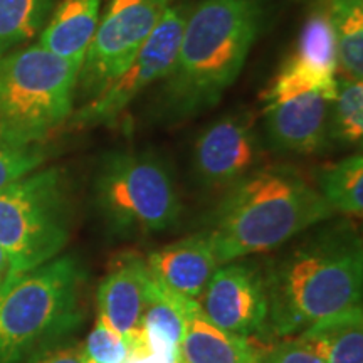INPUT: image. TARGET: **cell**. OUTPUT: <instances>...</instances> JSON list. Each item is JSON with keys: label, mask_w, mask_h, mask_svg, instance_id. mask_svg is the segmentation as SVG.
<instances>
[{"label": "cell", "mask_w": 363, "mask_h": 363, "mask_svg": "<svg viewBox=\"0 0 363 363\" xmlns=\"http://www.w3.org/2000/svg\"><path fill=\"white\" fill-rule=\"evenodd\" d=\"M197 303L212 325L240 337L259 335L269 325L266 276L251 262L217 267Z\"/></svg>", "instance_id": "cell-11"}, {"label": "cell", "mask_w": 363, "mask_h": 363, "mask_svg": "<svg viewBox=\"0 0 363 363\" xmlns=\"http://www.w3.org/2000/svg\"><path fill=\"white\" fill-rule=\"evenodd\" d=\"M331 96L320 91L283 99H264L266 140L288 155H316L328 148Z\"/></svg>", "instance_id": "cell-12"}, {"label": "cell", "mask_w": 363, "mask_h": 363, "mask_svg": "<svg viewBox=\"0 0 363 363\" xmlns=\"http://www.w3.org/2000/svg\"><path fill=\"white\" fill-rule=\"evenodd\" d=\"M288 61L315 81L325 93L335 96L338 72V51L331 27L328 0H315L299 33L296 51Z\"/></svg>", "instance_id": "cell-17"}, {"label": "cell", "mask_w": 363, "mask_h": 363, "mask_svg": "<svg viewBox=\"0 0 363 363\" xmlns=\"http://www.w3.org/2000/svg\"><path fill=\"white\" fill-rule=\"evenodd\" d=\"M189 6L175 4L142 45L133 61L101 93L72 111L69 123L74 128L115 125L136 98L169 74L187 21Z\"/></svg>", "instance_id": "cell-9"}, {"label": "cell", "mask_w": 363, "mask_h": 363, "mask_svg": "<svg viewBox=\"0 0 363 363\" xmlns=\"http://www.w3.org/2000/svg\"><path fill=\"white\" fill-rule=\"evenodd\" d=\"M257 363H325L318 353L299 337L266 348Z\"/></svg>", "instance_id": "cell-25"}, {"label": "cell", "mask_w": 363, "mask_h": 363, "mask_svg": "<svg viewBox=\"0 0 363 363\" xmlns=\"http://www.w3.org/2000/svg\"><path fill=\"white\" fill-rule=\"evenodd\" d=\"M35 363H91L86 355L84 345H67V347H59L49 350L40 355Z\"/></svg>", "instance_id": "cell-26"}, {"label": "cell", "mask_w": 363, "mask_h": 363, "mask_svg": "<svg viewBox=\"0 0 363 363\" xmlns=\"http://www.w3.org/2000/svg\"><path fill=\"white\" fill-rule=\"evenodd\" d=\"M9 279H11V262H9L7 254L0 247V296L6 291Z\"/></svg>", "instance_id": "cell-28"}, {"label": "cell", "mask_w": 363, "mask_h": 363, "mask_svg": "<svg viewBox=\"0 0 363 363\" xmlns=\"http://www.w3.org/2000/svg\"><path fill=\"white\" fill-rule=\"evenodd\" d=\"M54 6L56 0H0V54L39 35Z\"/></svg>", "instance_id": "cell-21"}, {"label": "cell", "mask_w": 363, "mask_h": 363, "mask_svg": "<svg viewBox=\"0 0 363 363\" xmlns=\"http://www.w3.org/2000/svg\"><path fill=\"white\" fill-rule=\"evenodd\" d=\"M335 212L291 167H259L225 190L208 234L219 264L269 252Z\"/></svg>", "instance_id": "cell-2"}, {"label": "cell", "mask_w": 363, "mask_h": 363, "mask_svg": "<svg viewBox=\"0 0 363 363\" xmlns=\"http://www.w3.org/2000/svg\"><path fill=\"white\" fill-rule=\"evenodd\" d=\"M261 0H201L189 9L158 106L165 120L184 121L214 108L238 81L264 26Z\"/></svg>", "instance_id": "cell-1"}, {"label": "cell", "mask_w": 363, "mask_h": 363, "mask_svg": "<svg viewBox=\"0 0 363 363\" xmlns=\"http://www.w3.org/2000/svg\"><path fill=\"white\" fill-rule=\"evenodd\" d=\"M266 347L212 325L197 301H190L180 343V363H257Z\"/></svg>", "instance_id": "cell-15"}, {"label": "cell", "mask_w": 363, "mask_h": 363, "mask_svg": "<svg viewBox=\"0 0 363 363\" xmlns=\"http://www.w3.org/2000/svg\"><path fill=\"white\" fill-rule=\"evenodd\" d=\"M45 160L43 145L35 147H16L0 140V189L7 187L13 180L38 170Z\"/></svg>", "instance_id": "cell-24"}, {"label": "cell", "mask_w": 363, "mask_h": 363, "mask_svg": "<svg viewBox=\"0 0 363 363\" xmlns=\"http://www.w3.org/2000/svg\"><path fill=\"white\" fill-rule=\"evenodd\" d=\"M148 274L145 257L125 251L113 259L98 286V318L128 340L131 355L150 350L142 326Z\"/></svg>", "instance_id": "cell-13"}, {"label": "cell", "mask_w": 363, "mask_h": 363, "mask_svg": "<svg viewBox=\"0 0 363 363\" xmlns=\"http://www.w3.org/2000/svg\"><path fill=\"white\" fill-rule=\"evenodd\" d=\"M125 363H180V355L174 353H163V352H145L130 355Z\"/></svg>", "instance_id": "cell-27"}, {"label": "cell", "mask_w": 363, "mask_h": 363, "mask_svg": "<svg viewBox=\"0 0 363 363\" xmlns=\"http://www.w3.org/2000/svg\"><path fill=\"white\" fill-rule=\"evenodd\" d=\"M331 27L345 76L363 78V0H328Z\"/></svg>", "instance_id": "cell-20"}, {"label": "cell", "mask_w": 363, "mask_h": 363, "mask_svg": "<svg viewBox=\"0 0 363 363\" xmlns=\"http://www.w3.org/2000/svg\"><path fill=\"white\" fill-rule=\"evenodd\" d=\"M86 274L62 256L7 284L0 296V363H22L83 320Z\"/></svg>", "instance_id": "cell-4"}, {"label": "cell", "mask_w": 363, "mask_h": 363, "mask_svg": "<svg viewBox=\"0 0 363 363\" xmlns=\"http://www.w3.org/2000/svg\"><path fill=\"white\" fill-rule=\"evenodd\" d=\"M272 331L296 337L331 315L362 306L360 239L333 230L284 254L266 272Z\"/></svg>", "instance_id": "cell-3"}, {"label": "cell", "mask_w": 363, "mask_h": 363, "mask_svg": "<svg viewBox=\"0 0 363 363\" xmlns=\"http://www.w3.org/2000/svg\"><path fill=\"white\" fill-rule=\"evenodd\" d=\"M83 345L91 363H125L131 355L128 340L104 323L101 318H96V323Z\"/></svg>", "instance_id": "cell-23"}, {"label": "cell", "mask_w": 363, "mask_h": 363, "mask_svg": "<svg viewBox=\"0 0 363 363\" xmlns=\"http://www.w3.org/2000/svg\"><path fill=\"white\" fill-rule=\"evenodd\" d=\"M262 152L251 113H230L203 128L195 140L194 175L202 187L227 190L259 169Z\"/></svg>", "instance_id": "cell-10"}, {"label": "cell", "mask_w": 363, "mask_h": 363, "mask_svg": "<svg viewBox=\"0 0 363 363\" xmlns=\"http://www.w3.org/2000/svg\"><path fill=\"white\" fill-rule=\"evenodd\" d=\"M69 222L67 185L57 167L0 189V247L11 262L9 283L56 259L69 240Z\"/></svg>", "instance_id": "cell-7"}, {"label": "cell", "mask_w": 363, "mask_h": 363, "mask_svg": "<svg viewBox=\"0 0 363 363\" xmlns=\"http://www.w3.org/2000/svg\"><path fill=\"white\" fill-rule=\"evenodd\" d=\"M174 0H108L81 65L78 88L94 98L133 61Z\"/></svg>", "instance_id": "cell-8"}, {"label": "cell", "mask_w": 363, "mask_h": 363, "mask_svg": "<svg viewBox=\"0 0 363 363\" xmlns=\"http://www.w3.org/2000/svg\"><path fill=\"white\" fill-rule=\"evenodd\" d=\"M318 192L337 214L362 216L363 212V157L353 153L318 175Z\"/></svg>", "instance_id": "cell-19"}, {"label": "cell", "mask_w": 363, "mask_h": 363, "mask_svg": "<svg viewBox=\"0 0 363 363\" xmlns=\"http://www.w3.org/2000/svg\"><path fill=\"white\" fill-rule=\"evenodd\" d=\"M79 71L38 43L0 54V140L35 147L67 123Z\"/></svg>", "instance_id": "cell-5"}, {"label": "cell", "mask_w": 363, "mask_h": 363, "mask_svg": "<svg viewBox=\"0 0 363 363\" xmlns=\"http://www.w3.org/2000/svg\"><path fill=\"white\" fill-rule=\"evenodd\" d=\"M145 261L150 274L158 283L194 301L201 298L220 266L207 229L152 251Z\"/></svg>", "instance_id": "cell-14"}, {"label": "cell", "mask_w": 363, "mask_h": 363, "mask_svg": "<svg viewBox=\"0 0 363 363\" xmlns=\"http://www.w3.org/2000/svg\"><path fill=\"white\" fill-rule=\"evenodd\" d=\"M99 17L101 0H59L39 33L38 44L59 57L83 65Z\"/></svg>", "instance_id": "cell-16"}, {"label": "cell", "mask_w": 363, "mask_h": 363, "mask_svg": "<svg viewBox=\"0 0 363 363\" xmlns=\"http://www.w3.org/2000/svg\"><path fill=\"white\" fill-rule=\"evenodd\" d=\"M94 202L108 230L121 238L165 233L182 216L174 175L148 150L106 153L94 179Z\"/></svg>", "instance_id": "cell-6"}, {"label": "cell", "mask_w": 363, "mask_h": 363, "mask_svg": "<svg viewBox=\"0 0 363 363\" xmlns=\"http://www.w3.org/2000/svg\"><path fill=\"white\" fill-rule=\"evenodd\" d=\"M325 363H363L362 306L331 315L296 335Z\"/></svg>", "instance_id": "cell-18"}, {"label": "cell", "mask_w": 363, "mask_h": 363, "mask_svg": "<svg viewBox=\"0 0 363 363\" xmlns=\"http://www.w3.org/2000/svg\"><path fill=\"white\" fill-rule=\"evenodd\" d=\"M363 138V79L338 76L330 103V142L360 145Z\"/></svg>", "instance_id": "cell-22"}]
</instances>
